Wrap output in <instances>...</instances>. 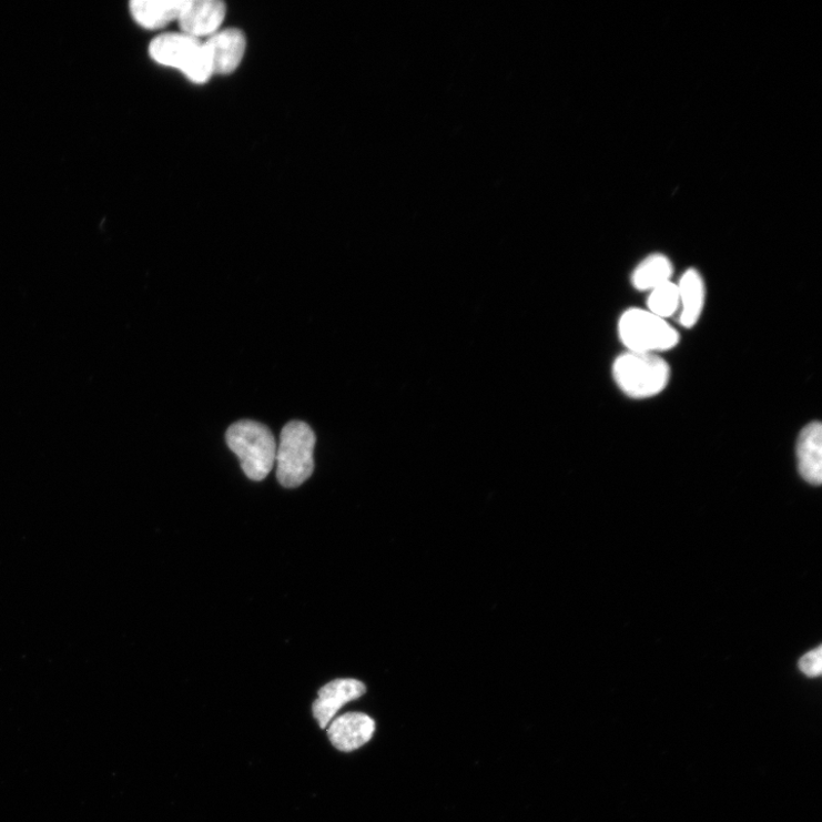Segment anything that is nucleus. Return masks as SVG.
Masks as SVG:
<instances>
[{"label": "nucleus", "instance_id": "1", "mask_svg": "<svg viewBox=\"0 0 822 822\" xmlns=\"http://www.w3.org/2000/svg\"><path fill=\"white\" fill-rule=\"evenodd\" d=\"M225 438L251 480L262 481L268 476L276 463L277 443L267 426L254 420H241L229 427Z\"/></svg>", "mask_w": 822, "mask_h": 822}, {"label": "nucleus", "instance_id": "2", "mask_svg": "<svg viewBox=\"0 0 822 822\" xmlns=\"http://www.w3.org/2000/svg\"><path fill=\"white\" fill-rule=\"evenodd\" d=\"M612 375L626 396L648 399L660 395L668 387L671 368L657 355L628 351L615 361Z\"/></svg>", "mask_w": 822, "mask_h": 822}, {"label": "nucleus", "instance_id": "3", "mask_svg": "<svg viewBox=\"0 0 822 822\" xmlns=\"http://www.w3.org/2000/svg\"><path fill=\"white\" fill-rule=\"evenodd\" d=\"M149 55L161 65L181 71L194 84H205L213 75L204 42L183 32L155 37L149 45Z\"/></svg>", "mask_w": 822, "mask_h": 822}, {"label": "nucleus", "instance_id": "4", "mask_svg": "<svg viewBox=\"0 0 822 822\" xmlns=\"http://www.w3.org/2000/svg\"><path fill=\"white\" fill-rule=\"evenodd\" d=\"M315 447L316 435L306 423L293 420L283 428L276 454L277 479L283 487L297 488L312 476Z\"/></svg>", "mask_w": 822, "mask_h": 822}, {"label": "nucleus", "instance_id": "5", "mask_svg": "<svg viewBox=\"0 0 822 822\" xmlns=\"http://www.w3.org/2000/svg\"><path fill=\"white\" fill-rule=\"evenodd\" d=\"M620 342L631 352L657 355L674 348L680 342L679 332L668 321L648 309H626L618 322Z\"/></svg>", "mask_w": 822, "mask_h": 822}, {"label": "nucleus", "instance_id": "6", "mask_svg": "<svg viewBox=\"0 0 822 822\" xmlns=\"http://www.w3.org/2000/svg\"><path fill=\"white\" fill-rule=\"evenodd\" d=\"M204 48L213 74H230L242 64L247 42L242 30L230 28L211 35Z\"/></svg>", "mask_w": 822, "mask_h": 822}, {"label": "nucleus", "instance_id": "7", "mask_svg": "<svg viewBox=\"0 0 822 822\" xmlns=\"http://www.w3.org/2000/svg\"><path fill=\"white\" fill-rule=\"evenodd\" d=\"M226 8L220 0H185L179 16L181 32L201 39L220 31Z\"/></svg>", "mask_w": 822, "mask_h": 822}, {"label": "nucleus", "instance_id": "8", "mask_svg": "<svg viewBox=\"0 0 822 822\" xmlns=\"http://www.w3.org/2000/svg\"><path fill=\"white\" fill-rule=\"evenodd\" d=\"M365 692V684L358 680H334L319 690L318 699L312 704L313 717L321 728L326 729L347 702L361 698Z\"/></svg>", "mask_w": 822, "mask_h": 822}, {"label": "nucleus", "instance_id": "9", "mask_svg": "<svg viewBox=\"0 0 822 822\" xmlns=\"http://www.w3.org/2000/svg\"><path fill=\"white\" fill-rule=\"evenodd\" d=\"M375 721L364 713H346L334 719L328 725V737L333 747L341 752H354L373 738Z\"/></svg>", "mask_w": 822, "mask_h": 822}, {"label": "nucleus", "instance_id": "10", "mask_svg": "<svg viewBox=\"0 0 822 822\" xmlns=\"http://www.w3.org/2000/svg\"><path fill=\"white\" fill-rule=\"evenodd\" d=\"M799 473L813 486L822 481V426L820 422L808 424L799 436L796 445Z\"/></svg>", "mask_w": 822, "mask_h": 822}, {"label": "nucleus", "instance_id": "11", "mask_svg": "<svg viewBox=\"0 0 822 822\" xmlns=\"http://www.w3.org/2000/svg\"><path fill=\"white\" fill-rule=\"evenodd\" d=\"M680 295L679 323L684 328H692L700 319L704 296L703 281L696 268H689L683 273L678 284Z\"/></svg>", "mask_w": 822, "mask_h": 822}, {"label": "nucleus", "instance_id": "12", "mask_svg": "<svg viewBox=\"0 0 822 822\" xmlns=\"http://www.w3.org/2000/svg\"><path fill=\"white\" fill-rule=\"evenodd\" d=\"M185 0H133L130 11L138 24L155 30L177 21Z\"/></svg>", "mask_w": 822, "mask_h": 822}, {"label": "nucleus", "instance_id": "13", "mask_svg": "<svg viewBox=\"0 0 822 822\" xmlns=\"http://www.w3.org/2000/svg\"><path fill=\"white\" fill-rule=\"evenodd\" d=\"M673 264L669 257L654 254L643 260L632 274V285L638 291H653L671 282Z\"/></svg>", "mask_w": 822, "mask_h": 822}, {"label": "nucleus", "instance_id": "14", "mask_svg": "<svg viewBox=\"0 0 822 822\" xmlns=\"http://www.w3.org/2000/svg\"><path fill=\"white\" fill-rule=\"evenodd\" d=\"M647 305L648 311L661 319L673 317L680 309L678 284L669 282L651 291Z\"/></svg>", "mask_w": 822, "mask_h": 822}, {"label": "nucleus", "instance_id": "15", "mask_svg": "<svg viewBox=\"0 0 822 822\" xmlns=\"http://www.w3.org/2000/svg\"><path fill=\"white\" fill-rule=\"evenodd\" d=\"M822 649L821 647H818L815 650H812L804 654L800 662L799 667L802 673H804L809 678H816L821 674L822 671V656H821Z\"/></svg>", "mask_w": 822, "mask_h": 822}]
</instances>
